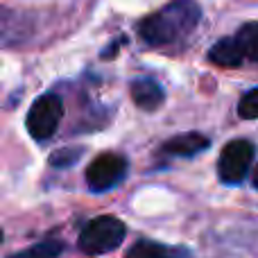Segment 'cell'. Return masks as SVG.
<instances>
[{
    "instance_id": "1",
    "label": "cell",
    "mask_w": 258,
    "mask_h": 258,
    "mask_svg": "<svg viewBox=\"0 0 258 258\" xmlns=\"http://www.w3.org/2000/svg\"><path fill=\"white\" fill-rule=\"evenodd\" d=\"M200 21L202 9L195 0H172L138 23V36L152 48L174 45L186 39Z\"/></svg>"
},
{
    "instance_id": "2",
    "label": "cell",
    "mask_w": 258,
    "mask_h": 258,
    "mask_svg": "<svg viewBox=\"0 0 258 258\" xmlns=\"http://www.w3.org/2000/svg\"><path fill=\"white\" fill-rule=\"evenodd\" d=\"M127 236V227L113 215H100L93 218L91 222H86V227L82 229L77 247L82 254L86 256H100L109 254V251L118 249L122 245Z\"/></svg>"
},
{
    "instance_id": "3",
    "label": "cell",
    "mask_w": 258,
    "mask_h": 258,
    "mask_svg": "<svg viewBox=\"0 0 258 258\" xmlns=\"http://www.w3.org/2000/svg\"><path fill=\"white\" fill-rule=\"evenodd\" d=\"M63 120V102L57 93H43L32 102L25 118V127L34 141L45 143L54 136L59 122Z\"/></svg>"
},
{
    "instance_id": "4",
    "label": "cell",
    "mask_w": 258,
    "mask_h": 258,
    "mask_svg": "<svg viewBox=\"0 0 258 258\" xmlns=\"http://www.w3.org/2000/svg\"><path fill=\"white\" fill-rule=\"evenodd\" d=\"M256 156V147L251 141L247 138H236L229 141L227 145L220 152V161H218V174L224 183H240L247 177L251 163Z\"/></svg>"
},
{
    "instance_id": "5",
    "label": "cell",
    "mask_w": 258,
    "mask_h": 258,
    "mask_svg": "<svg viewBox=\"0 0 258 258\" xmlns=\"http://www.w3.org/2000/svg\"><path fill=\"white\" fill-rule=\"evenodd\" d=\"M127 159L116 152H102L98 159L91 161L86 170V183L93 192H107L122 183L127 177Z\"/></svg>"
},
{
    "instance_id": "6",
    "label": "cell",
    "mask_w": 258,
    "mask_h": 258,
    "mask_svg": "<svg viewBox=\"0 0 258 258\" xmlns=\"http://www.w3.org/2000/svg\"><path fill=\"white\" fill-rule=\"evenodd\" d=\"M211 141L209 136L200 132H186V134H179V136H172L170 141H165L161 145V152L165 156H181V159H190V156L200 154V152L209 150Z\"/></svg>"
},
{
    "instance_id": "7",
    "label": "cell",
    "mask_w": 258,
    "mask_h": 258,
    "mask_svg": "<svg viewBox=\"0 0 258 258\" xmlns=\"http://www.w3.org/2000/svg\"><path fill=\"white\" fill-rule=\"evenodd\" d=\"M129 93H132V100L136 102V107L145 109V111H156L165 100L163 86L156 80H152V77H138V80H134L132 86H129Z\"/></svg>"
},
{
    "instance_id": "8",
    "label": "cell",
    "mask_w": 258,
    "mask_h": 258,
    "mask_svg": "<svg viewBox=\"0 0 258 258\" xmlns=\"http://www.w3.org/2000/svg\"><path fill=\"white\" fill-rule=\"evenodd\" d=\"M209 61L218 63V66H222V68H240L247 59H245V52H242L236 36H224L218 43L211 45Z\"/></svg>"
},
{
    "instance_id": "9",
    "label": "cell",
    "mask_w": 258,
    "mask_h": 258,
    "mask_svg": "<svg viewBox=\"0 0 258 258\" xmlns=\"http://www.w3.org/2000/svg\"><path fill=\"white\" fill-rule=\"evenodd\" d=\"M125 258H179V251L168 249V247L152 240H138L129 247Z\"/></svg>"
},
{
    "instance_id": "10",
    "label": "cell",
    "mask_w": 258,
    "mask_h": 258,
    "mask_svg": "<svg viewBox=\"0 0 258 258\" xmlns=\"http://www.w3.org/2000/svg\"><path fill=\"white\" fill-rule=\"evenodd\" d=\"M236 39H238V43H240L242 52H245L247 61L258 63V21L245 23V25L236 32Z\"/></svg>"
},
{
    "instance_id": "11",
    "label": "cell",
    "mask_w": 258,
    "mask_h": 258,
    "mask_svg": "<svg viewBox=\"0 0 258 258\" xmlns=\"http://www.w3.org/2000/svg\"><path fill=\"white\" fill-rule=\"evenodd\" d=\"M63 251V242L59 240H43L36 245L27 247V249L18 251V254L9 256V258H57Z\"/></svg>"
},
{
    "instance_id": "12",
    "label": "cell",
    "mask_w": 258,
    "mask_h": 258,
    "mask_svg": "<svg viewBox=\"0 0 258 258\" xmlns=\"http://www.w3.org/2000/svg\"><path fill=\"white\" fill-rule=\"evenodd\" d=\"M84 154V147H61V150L52 152V156H50V165H54V168H68V165L77 163L80 161V156Z\"/></svg>"
},
{
    "instance_id": "13",
    "label": "cell",
    "mask_w": 258,
    "mask_h": 258,
    "mask_svg": "<svg viewBox=\"0 0 258 258\" xmlns=\"http://www.w3.org/2000/svg\"><path fill=\"white\" fill-rule=\"evenodd\" d=\"M238 116H240L242 120H256L258 118V86L251 91H247V93L240 98Z\"/></svg>"
},
{
    "instance_id": "14",
    "label": "cell",
    "mask_w": 258,
    "mask_h": 258,
    "mask_svg": "<svg viewBox=\"0 0 258 258\" xmlns=\"http://www.w3.org/2000/svg\"><path fill=\"white\" fill-rule=\"evenodd\" d=\"M251 181H254V188L258 190V165L254 168V177H251Z\"/></svg>"
}]
</instances>
